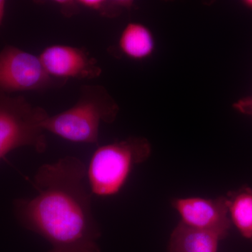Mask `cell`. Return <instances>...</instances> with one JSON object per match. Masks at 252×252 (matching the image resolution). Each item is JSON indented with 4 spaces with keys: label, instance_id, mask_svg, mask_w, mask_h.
Segmentation results:
<instances>
[{
    "label": "cell",
    "instance_id": "7c38bea8",
    "mask_svg": "<svg viewBox=\"0 0 252 252\" xmlns=\"http://www.w3.org/2000/svg\"><path fill=\"white\" fill-rule=\"evenodd\" d=\"M55 4L59 6L63 16L67 18L72 17L74 15L78 14L81 9L78 1H55Z\"/></svg>",
    "mask_w": 252,
    "mask_h": 252
},
{
    "label": "cell",
    "instance_id": "ba28073f",
    "mask_svg": "<svg viewBox=\"0 0 252 252\" xmlns=\"http://www.w3.org/2000/svg\"><path fill=\"white\" fill-rule=\"evenodd\" d=\"M223 237L179 222L170 235L167 252H217Z\"/></svg>",
    "mask_w": 252,
    "mask_h": 252
},
{
    "label": "cell",
    "instance_id": "9c48e42d",
    "mask_svg": "<svg viewBox=\"0 0 252 252\" xmlns=\"http://www.w3.org/2000/svg\"><path fill=\"white\" fill-rule=\"evenodd\" d=\"M119 46L127 57L143 60L153 54L155 41L153 34L147 26L141 23H130L122 31Z\"/></svg>",
    "mask_w": 252,
    "mask_h": 252
},
{
    "label": "cell",
    "instance_id": "8992f818",
    "mask_svg": "<svg viewBox=\"0 0 252 252\" xmlns=\"http://www.w3.org/2000/svg\"><path fill=\"white\" fill-rule=\"evenodd\" d=\"M172 206L180 217V222L187 226L215 232L223 238L229 233L232 224L225 196L175 198Z\"/></svg>",
    "mask_w": 252,
    "mask_h": 252
},
{
    "label": "cell",
    "instance_id": "3957f363",
    "mask_svg": "<svg viewBox=\"0 0 252 252\" xmlns=\"http://www.w3.org/2000/svg\"><path fill=\"white\" fill-rule=\"evenodd\" d=\"M152 146L144 137H130L100 146L93 154L86 171L91 193L99 197L117 195L136 165L145 162Z\"/></svg>",
    "mask_w": 252,
    "mask_h": 252
},
{
    "label": "cell",
    "instance_id": "7a4b0ae2",
    "mask_svg": "<svg viewBox=\"0 0 252 252\" xmlns=\"http://www.w3.org/2000/svg\"><path fill=\"white\" fill-rule=\"evenodd\" d=\"M119 112L117 102L104 86L84 85L77 102L59 114L49 115L43 128L70 142L97 144L101 124H112Z\"/></svg>",
    "mask_w": 252,
    "mask_h": 252
},
{
    "label": "cell",
    "instance_id": "277c9868",
    "mask_svg": "<svg viewBox=\"0 0 252 252\" xmlns=\"http://www.w3.org/2000/svg\"><path fill=\"white\" fill-rule=\"evenodd\" d=\"M47 112L26 97L0 93V159L20 147H32L42 154L47 148L43 123Z\"/></svg>",
    "mask_w": 252,
    "mask_h": 252
},
{
    "label": "cell",
    "instance_id": "4fadbf2b",
    "mask_svg": "<svg viewBox=\"0 0 252 252\" xmlns=\"http://www.w3.org/2000/svg\"><path fill=\"white\" fill-rule=\"evenodd\" d=\"M235 107L243 114L252 116V97L241 99L235 104Z\"/></svg>",
    "mask_w": 252,
    "mask_h": 252
},
{
    "label": "cell",
    "instance_id": "52a82bcc",
    "mask_svg": "<svg viewBox=\"0 0 252 252\" xmlns=\"http://www.w3.org/2000/svg\"><path fill=\"white\" fill-rule=\"evenodd\" d=\"M39 57L46 72L59 79H94L102 73L97 61L80 48L56 44L43 50Z\"/></svg>",
    "mask_w": 252,
    "mask_h": 252
},
{
    "label": "cell",
    "instance_id": "5b68a950",
    "mask_svg": "<svg viewBox=\"0 0 252 252\" xmlns=\"http://www.w3.org/2000/svg\"><path fill=\"white\" fill-rule=\"evenodd\" d=\"M67 81L50 75L39 56L13 46L0 51V93L50 90L63 87Z\"/></svg>",
    "mask_w": 252,
    "mask_h": 252
},
{
    "label": "cell",
    "instance_id": "9a60e30c",
    "mask_svg": "<svg viewBox=\"0 0 252 252\" xmlns=\"http://www.w3.org/2000/svg\"><path fill=\"white\" fill-rule=\"evenodd\" d=\"M245 4L248 5L249 7L252 8V0H248V1H245Z\"/></svg>",
    "mask_w": 252,
    "mask_h": 252
},
{
    "label": "cell",
    "instance_id": "6da1fadb",
    "mask_svg": "<svg viewBox=\"0 0 252 252\" xmlns=\"http://www.w3.org/2000/svg\"><path fill=\"white\" fill-rule=\"evenodd\" d=\"M86 171L82 160L72 156L43 164L33 180L36 195L14 200L18 223L45 239L51 245L47 252H101Z\"/></svg>",
    "mask_w": 252,
    "mask_h": 252
},
{
    "label": "cell",
    "instance_id": "8fae6325",
    "mask_svg": "<svg viewBox=\"0 0 252 252\" xmlns=\"http://www.w3.org/2000/svg\"><path fill=\"white\" fill-rule=\"evenodd\" d=\"M81 8L95 11L105 17L113 18L129 9L132 3L129 1H104V0H78Z\"/></svg>",
    "mask_w": 252,
    "mask_h": 252
},
{
    "label": "cell",
    "instance_id": "30bf717a",
    "mask_svg": "<svg viewBox=\"0 0 252 252\" xmlns=\"http://www.w3.org/2000/svg\"><path fill=\"white\" fill-rule=\"evenodd\" d=\"M225 197L231 224L242 236L252 241V189L242 188Z\"/></svg>",
    "mask_w": 252,
    "mask_h": 252
},
{
    "label": "cell",
    "instance_id": "5bb4252c",
    "mask_svg": "<svg viewBox=\"0 0 252 252\" xmlns=\"http://www.w3.org/2000/svg\"><path fill=\"white\" fill-rule=\"evenodd\" d=\"M5 6H6V2H5V1L0 0V26H1L3 19H4Z\"/></svg>",
    "mask_w": 252,
    "mask_h": 252
}]
</instances>
